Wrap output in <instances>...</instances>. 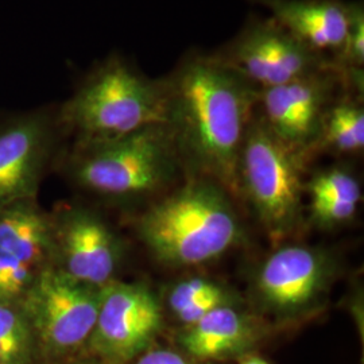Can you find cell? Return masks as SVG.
I'll return each mask as SVG.
<instances>
[{"mask_svg": "<svg viewBox=\"0 0 364 364\" xmlns=\"http://www.w3.org/2000/svg\"><path fill=\"white\" fill-rule=\"evenodd\" d=\"M60 132L57 112L48 109L0 120V208L33 200Z\"/></svg>", "mask_w": 364, "mask_h": 364, "instance_id": "obj_11", "label": "cell"}, {"mask_svg": "<svg viewBox=\"0 0 364 364\" xmlns=\"http://www.w3.org/2000/svg\"><path fill=\"white\" fill-rule=\"evenodd\" d=\"M138 358L135 364H201L168 350H147Z\"/></svg>", "mask_w": 364, "mask_h": 364, "instance_id": "obj_23", "label": "cell"}, {"mask_svg": "<svg viewBox=\"0 0 364 364\" xmlns=\"http://www.w3.org/2000/svg\"><path fill=\"white\" fill-rule=\"evenodd\" d=\"M336 275L335 259L320 248L285 246L260 264L254 293L264 312L294 318L316 309Z\"/></svg>", "mask_w": 364, "mask_h": 364, "instance_id": "obj_8", "label": "cell"}, {"mask_svg": "<svg viewBox=\"0 0 364 364\" xmlns=\"http://www.w3.org/2000/svg\"><path fill=\"white\" fill-rule=\"evenodd\" d=\"M161 326L162 308L150 287L112 281L103 287L87 344L108 363H124L149 350Z\"/></svg>", "mask_w": 364, "mask_h": 364, "instance_id": "obj_10", "label": "cell"}, {"mask_svg": "<svg viewBox=\"0 0 364 364\" xmlns=\"http://www.w3.org/2000/svg\"><path fill=\"white\" fill-rule=\"evenodd\" d=\"M0 248L36 270L52 266V219L33 200L0 208Z\"/></svg>", "mask_w": 364, "mask_h": 364, "instance_id": "obj_15", "label": "cell"}, {"mask_svg": "<svg viewBox=\"0 0 364 364\" xmlns=\"http://www.w3.org/2000/svg\"><path fill=\"white\" fill-rule=\"evenodd\" d=\"M263 326L235 305L213 309L180 335L185 351L198 360H219L240 355L262 338Z\"/></svg>", "mask_w": 364, "mask_h": 364, "instance_id": "obj_14", "label": "cell"}, {"mask_svg": "<svg viewBox=\"0 0 364 364\" xmlns=\"http://www.w3.org/2000/svg\"><path fill=\"white\" fill-rule=\"evenodd\" d=\"M38 272L0 248V305H19Z\"/></svg>", "mask_w": 364, "mask_h": 364, "instance_id": "obj_20", "label": "cell"}, {"mask_svg": "<svg viewBox=\"0 0 364 364\" xmlns=\"http://www.w3.org/2000/svg\"><path fill=\"white\" fill-rule=\"evenodd\" d=\"M272 13L299 42L316 53L336 60L350 25V3L341 0H250Z\"/></svg>", "mask_w": 364, "mask_h": 364, "instance_id": "obj_13", "label": "cell"}, {"mask_svg": "<svg viewBox=\"0 0 364 364\" xmlns=\"http://www.w3.org/2000/svg\"><path fill=\"white\" fill-rule=\"evenodd\" d=\"M52 224V267L91 287H105L115 281L123 250L119 237L97 215L68 209Z\"/></svg>", "mask_w": 364, "mask_h": 364, "instance_id": "obj_12", "label": "cell"}, {"mask_svg": "<svg viewBox=\"0 0 364 364\" xmlns=\"http://www.w3.org/2000/svg\"><path fill=\"white\" fill-rule=\"evenodd\" d=\"M340 90L346 91L343 73L335 65L326 66L284 85L262 90L257 111L274 135L309 154Z\"/></svg>", "mask_w": 364, "mask_h": 364, "instance_id": "obj_9", "label": "cell"}, {"mask_svg": "<svg viewBox=\"0 0 364 364\" xmlns=\"http://www.w3.org/2000/svg\"><path fill=\"white\" fill-rule=\"evenodd\" d=\"M85 364H112V363H85Z\"/></svg>", "mask_w": 364, "mask_h": 364, "instance_id": "obj_25", "label": "cell"}, {"mask_svg": "<svg viewBox=\"0 0 364 364\" xmlns=\"http://www.w3.org/2000/svg\"><path fill=\"white\" fill-rule=\"evenodd\" d=\"M0 364H1V352H0Z\"/></svg>", "mask_w": 364, "mask_h": 364, "instance_id": "obj_26", "label": "cell"}, {"mask_svg": "<svg viewBox=\"0 0 364 364\" xmlns=\"http://www.w3.org/2000/svg\"><path fill=\"white\" fill-rule=\"evenodd\" d=\"M210 54L260 91L333 65L332 60L305 46L272 16L250 21L235 38Z\"/></svg>", "mask_w": 364, "mask_h": 364, "instance_id": "obj_7", "label": "cell"}, {"mask_svg": "<svg viewBox=\"0 0 364 364\" xmlns=\"http://www.w3.org/2000/svg\"><path fill=\"white\" fill-rule=\"evenodd\" d=\"M240 364H269L258 355H246L240 360Z\"/></svg>", "mask_w": 364, "mask_h": 364, "instance_id": "obj_24", "label": "cell"}, {"mask_svg": "<svg viewBox=\"0 0 364 364\" xmlns=\"http://www.w3.org/2000/svg\"><path fill=\"white\" fill-rule=\"evenodd\" d=\"M341 72L363 70L364 9L362 1L350 3V25L341 52L333 61Z\"/></svg>", "mask_w": 364, "mask_h": 364, "instance_id": "obj_21", "label": "cell"}, {"mask_svg": "<svg viewBox=\"0 0 364 364\" xmlns=\"http://www.w3.org/2000/svg\"><path fill=\"white\" fill-rule=\"evenodd\" d=\"M306 156L274 135L255 109L240 150L237 181L273 237L289 234L299 221Z\"/></svg>", "mask_w": 364, "mask_h": 364, "instance_id": "obj_5", "label": "cell"}, {"mask_svg": "<svg viewBox=\"0 0 364 364\" xmlns=\"http://www.w3.org/2000/svg\"><path fill=\"white\" fill-rule=\"evenodd\" d=\"M316 146L340 154L363 151L364 109L359 100L344 97L329 107Z\"/></svg>", "mask_w": 364, "mask_h": 364, "instance_id": "obj_17", "label": "cell"}, {"mask_svg": "<svg viewBox=\"0 0 364 364\" xmlns=\"http://www.w3.org/2000/svg\"><path fill=\"white\" fill-rule=\"evenodd\" d=\"M183 164L168 124H154L100 144L73 146L68 170L82 188L107 196L151 193Z\"/></svg>", "mask_w": 364, "mask_h": 364, "instance_id": "obj_4", "label": "cell"}, {"mask_svg": "<svg viewBox=\"0 0 364 364\" xmlns=\"http://www.w3.org/2000/svg\"><path fill=\"white\" fill-rule=\"evenodd\" d=\"M141 240L156 259L173 267L219 258L242 237V227L219 183L196 178L139 218Z\"/></svg>", "mask_w": 364, "mask_h": 364, "instance_id": "obj_3", "label": "cell"}, {"mask_svg": "<svg viewBox=\"0 0 364 364\" xmlns=\"http://www.w3.org/2000/svg\"><path fill=\"white\" fill-rule=\"evenodd\" d=\"M359 204L347 201H317L312 203V216L323 225H338L351 220Z\"/></svg>", "mask_w": 364, "mask_h": 364, "instance_id": "obj_22", "label": "cell"}, {"mask_svg": "<svg viewBox=\"0 0 364 364\" xmlns=\"http://www.w3.org/2000/svg\"><path fill=\"white\" fill-rule=\"evenodd\" d=\"M312 197L317 201H347L359 204L362 191L359 181L351 171L341 168L323 170L316 174L306 186Z\"/></svg>", "mask_w": 364, "mask_h": 364, "instance_id": "obj_19", "label": "cell"}, {"mask_svg": "<svg viewBox=\"0 0 364 364\" xmlns=\"http://www.w3.org/2000/svg\"><path fill=\"white\" fill-rule=\"evenodd\" d=\"M73 146L100 144L154 124L168 123L165 78L146 76L112 54L93 66L69 100L57 109Z\"/></svg>", "mask_w": 364, "mask_h": 364, "instance_id": "obj_2", "label": "cell"}, {"mask_svg": "<svg viewBox=\"0 0 364 364\" xmlns=\"http://www.w3.org/2000/svg\"><path fill=\"white\" fill-rule=\"evenodd\" d=\"M103 287L78 282L52 266L41 269L19 308L34 332L38 351L60 359L91 338Z\"/></svg>", "mask_w": 364, "mask_h": 364, "instance_id": "obj_6", "label": "cell"}, {"mask_svg": "<svg viewBox=\"0 0 364 364\" xmlns=\"http://www.w3.org/2000/svg\"><path fill=\"white\" fill-rule=\"evenodd\" d=\"M235 305L232 294L219 284L193 277L183 279L170 289L168 306L185 326H193L213 309Z\"/></svg>", "mask_w": 364, "mask_h": 364, "instance_id": "obj_16", "label": "cell"}, {"mask_svg": "<svg viewBox=\"0 0 364 364\" xmlns=\"http://www.w3.org/2000/svg\"><path fill=\"white\" fill-rule=\"evenodd\" d=\"M165 78L168 126L183 166L236 191L240 150L259 88L212 54L188 53Z\"/></svg>", "mask_w": 364, "mask_h": 364, "instance_id": "obj_1", "label": "cell"}, {"mask_svg": "<svg viewBox=\"0 0 364 364\" xmlns=\"http://www.w3.org/2000/svg\"><path fill=\"white\" fill-rule=\"evenodd\" d=\"M37 350L34 332L19 305H0L1 364H33Z\"/></svg>", "mask_w": 364, "mask_h": 364, "instance_id": "obj_18", "label": "cell"}]
</instances>
